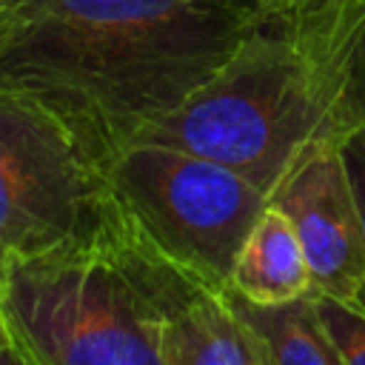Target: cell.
I'll list each match as a JSON object with an SVG mask.
<instances>
[{"label": "cell", "instance_id": "cell-1", "mask_svg": "<svg viewBox=\"0 0 365 365\" xmlns=\"http://www.w3.org/2000/svg\"><path fill=\"white\" fill-rule=\"evenodd\" d=\"M265 20V0H0V91L106 165Z\"/></svg>", "mask_w": 365, "mask_h": 365}, {"label": "cell", "instance_id": "cell-2", "mask_svg": "<svg viewBox=\"0 0 365 365\" xmlns=\"http://www.w3.org/2000/svg\"><path fill=\"white\" fill-rule=\"evenodd\" d=\"M197 285L114 205L94 237L11 262L0 317L31 365H165V319Z\"/></svg>", "mask_w": 365, "mask_h": 365}, {"label": "cell", "instance_id": "cell-3", "mask_svg": "<svg viewBox=\"0 0 365 365\" xmlns=\"http://www.w3.org/2000/svg\"><path fill=\"white\" fill-rule=\"evenodd\" d=\"M117 211L134 234L205 288L228 291L234 259L268 205L240 171L163 143H128L106 160Z\"/></svg>", "mask_w": 365, "mask_h": 365}, {"label": "cell", "instance_id": "cell-4", "mask_svg": "<svg viewBox=\"0 0 365 365\" xmlns=\"http://www.w3.org/2000/svg\"><path fill=\"white\" fill-rule=\"evenodd\" d=\"M111 208L106 165L54 114L0 91V282L11 262L94 237Z\"/></svg>", "mask_w": 365, "mask_h": 365}, {"label": "cell", "instance_id": "cell-5", "mask_svg": "<svg viewBox=\"0 0 365 365\" xmlns=\"http://www.w3.org/2000/svg\"><path fill=\"white\" fill-rule=\"evenodd\" d=\"M339 143L325 140L305 151L277 182L268 202L294 222L314 291L365 314V228Z\"/></svg>", "mask_w": 365, "mask_h": 365}, {"label": "cell", "instance_id": "cell-6", "mask_svg": "<svg viewBox=\"0 0 365 365\" xmlns=\"http://www.w3.org/2000/svg\"><path fill=\"white\" fill-rule=\"evenodd\" d=\"M228 291L254 305H282L314 291L299 234L288 214L274 202H268L251 225L234 259Z\"/></svg>", "mask_w": 365, "mask_h": 365}, {"label": "cell", "instance_id": "cell-7", "mask_svg": "<svg viewBox=\"0 0 365 365\" xmlns=\"http://www.w3.org/2000/svg\"><path fill=\"white\" fill-rule=\"evenodd\" d=\"M165 365H262L259 348L228 291L197 285L165 319Z\"/></svg>", "mask_w": 365, "mask_h": 365}, {"label": "cell", "instance_id": "cell-8", "mask_svg": "<svg viewBox=\"0 0 365 365\" xmlns=\"http://www.w3.org/2000/svg\"><path fill=\"white\" fill-rule=\"evenodd\" d=\"M237 314L257 339L262 365H342L317 319L311 294L282 305H254L228 291Z\"/></svg>", "mask_w": 365, "mask_h": 365}, {"label": "cell", "instance_id": "cell-9", "mask_svg": "<svg viewBox=\"0 0 365 365\" xmlns=\"http://www.w3.org/2000/svg\"><path fill=\"white\" fill-rule=\"evenodd\" d=\"M311 305L342 365H365V314L319 291H311Z\"/></svg>", "mask_w": 365, "mask_h": 365}, {"label": "cell", "instance_id": "cell-10", "mask_svg": "<svg viewBox=\"0 0 365 365\" xmlns=\"http://www.w3.org/2000/svg\"><path fill=\"white\" fill-rule=\"evenodd\" d=\"M339 148H342L351 191H354V200H356V208H359V217H362V228H365V123L354 125L342 137Z\"/></svg>", "mask_w": 365, "mask_h": 365}, {"label": "cell", "instance_id": "cell-11", "mask_svg": "<svg viewBox=\"0 0 365 365\" xmlns=\"http://www.w3.org/2000/svg\"><path fill=\"white\" fill-rule=\"evenodd\" d=\"M345 117L348 125H362L365 123V23L356 37L354 54H351V68H348V94H345Z\"/></svg>", "mask_w": 365, "mask_h": 365}, {"label": "cell", "instance_id": "cell-12", "mask_svg": "<svg viewBox=\"0 0 365 365\" xmlns=\"http://www.w3.org/2000/svg\"><path fill=\"white\" fill-rule=\"evenodd\" d=\"M311 3H317V0H265V11H268V17H282V14L299 11Z\"/></svg>", "mask_w": 365, "mask_h": 365}, {"label": "cell", "instance_id": "cell-13", "mask_svg": "<svg viewBox=\"0 0 365 365\" xmlns=\"http://www.w3.org/2000/svg\"><path fill=\"white\" fill-rule=\"evenodd\" d=\"M0 365H31V362L11 345V339H6V342L0 345Z\"/></svg>", "mask_w": 365, "mask_h": 365}, {"label": "cell", "instance_id": "cell-14", "mask_svg": "<svg viewBox=\"0 0 365 365\" xmlns=\"http://www.w3.org/2000/svg\"><path fill=\"white\" fill-rule=\"evenodd\" d=\"M9 339V334H6V325H3V317H0V345Z\"/></svg>", "mask_w": 365, "mask_h": 365}]
</instances>
